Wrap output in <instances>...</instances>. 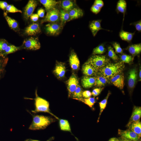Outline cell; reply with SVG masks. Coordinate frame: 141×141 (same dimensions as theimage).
I'll use <instances>...</instances> for the list:
<instances>
[{
    "label": "cell",
    "mask_w": 141,
    "mask_h": 141,
    "mask_svg": "<svg viewBox=\"0 0 141 141\" xmlns=\"http://www.w3.org/2000/svg\"><path fill=\"white\" fill-rule=\"evenodd\" d=\"M93 4L101 8L104 5V3L102 0H96L94 3Z\"/></svg>",
    "instance_id": "45"
},
{
    "label": "cell",
    "mask_w": 141,
    "mask_h": 141,
    "mask_svg": "<svg viewBox=\"0 0 141 141\" xmlns=\"http://www.w3.org/2000/svg\"><path fill=\"white\" fill-rule=\"evenodd\" d=\"M59 10L55 8H54L47 11L45 17L42 22H56L59 20Z\"/></svg>",
    "instance_id": "8"
},
{
    "label": "cell",
    "mask_w": 141,
    "mask_h": 141,
    "mask_svg": "<svg viewBox=\"0 0 141 141\" xmlns=\"http://www.w3.org/2000/svg\"><path fill=\"white\" fill-rule=\"evenodd\" d=\"M141 69H140L139 70V77L140 78V79H141Z\"/></svg>",
    "instance_id": "53"
},
{
    "label": "cell",
    "mask_w": 141,
    "mask_h": 141,
    "mask_svg": "<svg viewBox=\"0 0 141 141\" xmlns=\"http://www.w3.org/2000/svg\"><path fill=\"white\" fill-rule=\"evenodd\" d=\"M141 117V108L140 107L134 106L127 126L128 127L132 122L140 120Z\"/></svg>",
    "instance_id": "15"
},
{
    "label": "cell",
    "mask_w": 141,
    "mask_h": 141,
    "mask_svg": "<svg viewBox=\"0 0 141 141\" xmlns=\"http://www.w3.org/2000/svg\"><path fill=\"white\" fill-rule=\"evenodd\" d=\"M107 79L105 77L101 75L96 77L95 85L99 87L104 86L108 82Z\"/></svg>",
    "instance_id": "25"
},
{
    "label": "cell",
    "mask_w": 141,
    "mask_h": 141,
    "mask_svg": "<svg viewBox=\"0 0 141 141\" xmlns=\"http://www.w3.org/2000/svg\"><path fill=\"white\" fill-rule=\"evenodd\" d=\"M8 60V58L0 53V79L4 72Z\"/></svg>",
    "instance_id": "26"
},
{
    "label": "cell",
    "mask_w": 141,
    "mask_h": 141,
    "mask_svg": "<svg viewBox=\"0 0 141 141\" xmlns=\"http://www.w3.org/2000/svg\"><path fill=\"white\" fill-rule=\"evenodd\" d=\"M111 83L115 86L122 89L124 86V77L123 73L117 74L110 78Z\"/></svg>",
    "instance_id": "13"
},
{
    "label": "cell",
    "mask_w": 141,
    "mask_h": 141,
    "mask_svg": "<svg viewBox=\"0 0 141 141\" xmlns=\"http://www.w3.org/2000/svg\"><path fill=\"white\" fill-rule=\"evenodd\" d=\"M118 132L122 137L132 141H138L140 138L136 133L130 129L125 130L119 129Z\"/></svg>",
    "instance_id": "11"
},
{
    "label": "cell",
    "mask_w": 141,
    "mask_h": 141,
    "mask_svg": "<svg viewBox=\"0 0 141 141\" xmlns=\"http://www.w3.org/2000/svg\"><path fill=\"white\" fill-rule=\"evenodd\" d=\"M5 19L9 26L12 29L16 30L18 27V24L17 21L10 17L4 14Z\"/></svg>",
    "instance_id": "28"
},
{
    "label": "cell",
    "mask_w": 141,
    "mask_h": 141,
    "mask_svg": "<svg viewBox=\"0 0 141 141\" xmlns=\"http://www.w3.org/2000/svg\"><path fill=\"white\" fill-rule=\"evenodd\" d=\"M68 96L70 97L79 84L78 78L76 75L73 73L67 82Z\"/></svg>",
    "instance_id": "7"
},
{
    "label": "cell",
    "mask_w": 141,
    "mask_h": 141,
    "mask_svg": "<svg viewBox=\"0 0 141 141\" xmlns=\"http://www.w3.org/2000/svg\"><path fill=\"white\" fill-rule=\"evenodd\" d=\"M108 55L110 58L114 61L118 60L119 58L111 46L108 47Z\"/></svg>",
    "instance_id": "37"
},
{
    "label": "cell",
    "mask_w": 141,
    "mask_h": 141,
    "mask_svg": "<svg viewBox=\"0 0 141 141\" xmlns=\"http://www.w3.org/2000/svg\"><path fill=\"white\" fill-rule=\"evenodd\" d=\"M100 20H95L92 21L89 25V27L93 36H95L100 30L103 29L101 26Z\"/></svg>",
    "instance_id": "20"
},
{
    "label": "cell",
    "mask_w": 141,
    "mask_h": 141,
    "mask_svg": "<svg viewBox=\"0 0 141 141\" xmlns=\"http://www.w3.org/2000/svg\"><path fill=\"white\" fill-rule=\"evenodd\" d=\"M8 5V3L5 1H0V8L2 10H4Z\"/></svg>",
    "instance_id": "48"
},
{
    "label": "cell",
    "mask_w": 141,
    "mask_h": 141,
    "mask_svg": "<svg viewBox=\"0 0 141 141\" xmlns=\"http://www.w3.org/2000/svg\"><path fill=\"white\" fill-rule=\"evenodd\" d=\"M69 12V18L68 22L81 17L83 15L82 10L78 8H73Z\"/></svg>",
    "instance_id": "19"
},
{
    "label": "cell",
    "mask_w": 141,
    "mask_h": 141,
    "mask_svg": "<svg viewBox=\"0 0 141 141\" xmlns=\"http://www.w3.org/2000/svg\"><path fill=\"white\" fill-rule=\"evenodd\" d=\"M37 5V1L34 0H29L25 6L24 12V16L26 20H28L33 14Z\"/></svg>",
    "instance_id": "10"
},
{
    "label": "cell",
    "mask_w": 141,
    "mask_h": 141,
    "mask_svg": "<svg viewBox=\"0 0 141 141\" xmlns=\"http://www.w3.org/2000/svg\"><path fill=\"white\" fill-rule=\"evenodd\" d=\"M39 18V16L37 14H33L30 17L31 20L33 22L37 21Z\"/></svg>",
    "instance_id": "47"
},
{
    "label": "cell",
    "mask_w": 141,
    "mask_h": 141,
    "mask_svg": "<svg viewBox=\"0 0 141 141\" xmlns=\"http://www.w3.org/2000/svg\"><path fill=\"white\" fill-rule=\"evenodd\" d=\"M122 61L123 62L129 63L132 61L133 58L132 57L129 55L126 54H123L120 57Z\"/></svg>",
    "instance_id": "40"
},
{
    "label": "cell",
    "mask_w": 141,
    "mask_h": 141,
    "mask_svg": "<svg viewBox=\"0 0 141 141\" xmlns=\"http://www.w3.org/2000/svg\"><path fill=\"white\" fill-rule=\"evenodd\" d=\"M62 28L61 23L55 22L46 25L45 29L47 34L51 36H56L60 34Z\"/></svg>",
    "instance_id": "6"
},
{
    "label": "cell",
    "mask_w": 141,
    "mask_h": 141,
    "mask_svg": "<svg viewBox=\"0 0 141 141\" xmlns=\"http://www.w3.org/2000/svg\"><path fill=\"white\" fill-rule=\"evenodd\" d=\"M82 71L84 74L88 76L94 75L97 72L93 67L86 62H85L83 65Z\"/></svg>",
    "instance_id": "17"
},
{
    "label": "cell",
    "mask_w": 141,
    "mask_h": 141,
    "mask_svg": "<svg viewBox=\"0 0 141 141\" xmlns=\"http://www.w3.org/2000/svg\"><path fill=\"white\" fill-rule=\"evenodd\" d=\"M83 92L81 87L79 84L72 96L74 99H80L82 98Z\"/></svg>",
    "instance_id": "34"
},
{
    "label": "cell",
    "mask_w": 141,
    "mask_h": 141,
    "mask_svg": "<svg viewBox=\"0 0 141 141\" xmlns=\"http://www.w3.org/2000/svg\"><path fill=\"white\" fill-rule=\"evenodd\" d=\"M9 13H15L19 12L22 13V11L12 5H8L5 9Z\"/></svg>",
    "instance_id": "38"
},
{
    "label": "cell",
    "mask_w": 141,
    "mask_h": 141,
    "mask_svg": "<svg viewBox=\"0 0 141 141\" xmlns=\"http://www.w3.org/2000/svg\"><path fill=\"white\" fill-rule=\"evenodd\" d=\"M130 129L136 133L140 138L141 136V122L140 120L133 122L129 126Z\"/></svg>",
    "instance_id": "22"
},
{
    "label": "cell",
    "mask_w": 141,
    "mask_h": 141,
    "mask_svg": "<svg viewBox=\"0 0 141 141\" xmlns=\"http://www.w3.org/2000/svg\"><path fill=\"white\" fill-rule=\"evenodd\" d=\"M101 9V8L94 4L92 6L91 8V11L96 14L98 13L100 11Z\"/></svg>",
    "instance_id": "43"
},
{
    "label": "cell",
    "mask_w": 141,
    "mask_h": 141,
    "mask_svg": "<svg viewBox=\"0 0 141 141\" xmlns=\"http://www.w3.org/2000/svg\"><path fill=\"white\" fill-rule=\"evenodd\" d=\"M54 137H52L48 139L46 141H51L54 140ZM25 141H40L39 140H34L33 139H26Z\"/></svg>",
    "instance_id": "50"
},
{
    "label": "cell",
    "mask_w": 141,
    "mask_h": 141,
    "mask_svg": "<svg viewBox=\"0 0 141 141\" xmlns=\"http://www.w3.org/2000/svg\"><path fill=\"white\" fill-rule=\"evenodd\" d=\"M86 62L90 64L98 71L110 63V60L105 56L94 55Z\"/></svg>",
    "instance_id": "4"
},
{
    "label": "cell",
    "mask_w": 141,
    "mask_h": 141,
    "mask_svg": "<svg viewBox=\"0 0 141 141\" xmlns=\"http://www.w3.org/2000/svg\"><path fill=\"white\" fill-rule=\"evenodd\" d=\"M105 49L103 45H101L94 49L92 54L94 55H102L105 51Z\"/></svg>",
    "instance_id": "36"
},
{
    "label": "cell",
    "mask_w": 141,
    "mask_h": 141,
    "mask_svg": "<svg viewBox=\"0 0 141 141\" xmlns=\"http://www.w3.org/2000/svg\"><path fill=\"white\" fill-rule=\"evenodd\" d=\"M69 18V12L63 10H61L60 11L59 18L61 23H65L68 22Z\"/></svg>",
    "instance_id": "32"
},
{
    "label": "cell",
    "mask_w": 141,
    "mask_h": 141,
    "mask_svg": "<svg viewBox=\"0 0 141 141\" xmlns=\"http://www.w3.org/2000/svg\"><path fill=\"white\" fill-rule=\"evenodd\" d=\"M36 97L34 99L35 109L31 111L34 113L39 112L48 113L54 117L56 119L59 120L58 117L52 113L49 109V102L45 100L38 96L37 90L35 92Z\"/></svg>",
    "instance_id": "3"
},
{
    "label": "cell",
    "mask_w": 141,
    "mask_h": 141,
    "mask_svg": "<svg viewBox=\"0 0 141 141\" xmlns=\"http://www.w3.org/2000/svg\"><path fill=\"white\" fill-rule=\"evenodd\" d=\"M76 99L83 102L90 108H92L96 102V100L95 97L84 98H82Z\"/></svg>",
    "instance_id": "33"
},
{
    "label": "cell",
    "mask_w": 141,
    "mask_h": 141,
    "mask_svg": "<svg viewBox=\"0 0 141 141\" xmlns=\"http://www.w3.org/2000/svg\"><path fill=\"white\" fill-rule=\"evenodd\" d=\"M69 61L71 68L73 70H77L79 68L80 66V61L78 56L73 50H72L70 54Z\"/></svg>",
    "instance_id": "12"
},
{
    "label": "cell",
    "mask_w": 141,
    "mask_h": 141,
    "mask_svg": "<svg viewBox=\"0 0 141 141\" xmlns=\"http://www.w3.org/2000/svg\"><path fill=\"white\" fill-rule=\"evenodd\" d=\"M136 30L138 31H141V20L137 22L135 25Z\"/></svg>",
    "instance_id": "49"
},
{
    "label": "cell",
    "mask_w": 141,
    "mask_h": 141,
    "mask_svg": "<svg viewBox=\"0 0 141 141\" xmlns=\"http://www.w3.org/2000/svg\"><path fill=\"white\" fill-rule=\"evenodd\" d=\"M41 31L39 25L35 23L29 25L26 27L25 31L26 34L29 36L35 35L40 33Z\"/></svg>",
    "instance_id": "14"
},
{
    "label": "cell",
    "mask_w": 141,
    "mask_h": 141,
    "mask_svg": "<svg viewBox=\"0 0 141 141\" xmlns=\"http://www.w3.org/2000/svg\"><path fill=\"white\" fill-rule=\"evenodd\" d=\"M59 124L61 130L69 132L73 135L71 131L69 123L66 120L59 119Z\"/></svg>",
    "instance_id": "23"
},
{
    "label": "cell",
    "mask_w": 141,
    "mask_h": 141,
    "mask_svg": "<svg viewBox=\"0 0 141 141\" xmlns=\"http://www.w3.org/2000/svg\"><path fill=\"white\" fill-rule=\"evenodd\" d=\"M129 52L132 55H138L141 51V43L134 44L130 46L128 48Z\"/></svg>",
    "instance_id": "24"
},
{
    "label": "cell",
    "mask_w": 141,
    "mask_h": 141,
    "mask_svg": "<svg viewBox=\"0 0 141 141\" xmlns=\"http://www.w3.org/2000/svg\"><path fill=\"white\" fill-rule=\"evenodd\" d=\"M39 1L47 11L55 8L58 3L55 0H40Z\"/></svg>",
    "instance_id": "21"
},
{
    "label": "cell",
    "mask_w": 141,
    "mask_h": 141,
    "mask_svg": "<svg viewBox=\"0 0 141 141\" xmlns=\"http://www.w3.org/2000/svg\"><path fill=\"white\" fill-rule=\"evenodd\" d=\"M82 97L85 98H88L91 96V92L89 90H85L83 92Z\"/></svg>",
    "instance_id": "44"
},
{
    "label": "cell",
    "mask_w": 141,
    "mask_h": 141,
    "mask_svg": "<svg viewBox=\"0 0 141 141\" xmlns=\"http://www.w3.org/2000/svg\"><path fill=\"white\" fill-rule=\"evenodd\" d=\"M110 94V92L109 91H108L107 96L105 98L99 103L100 107V112L99 117L98 119L97 122H99L101 115L104 110L106 107L108 99Z\"/></svg>",
    "instance_id": "27"
},
{
    "label": "cell",
    "mask_w": 141,
    "mask_h": 141,
    "mask_svg": "<svg viewBox=\"0 0 141 141\" xmlns=\"http://www.w3.org/2000/svg\"><path fill=\"white\" fill-rule=\"evenodd\" d=\"M37 14L39 17H43L44 16L45 10L43 9L40 8L38 10Z\"/></svg>",
    "instance_id": "46"
},
{
    "label": "cell",
    "mask_w": 141,
    "mask_h": 141,
    "mask_svg": "<svg viewBox=\"0 0 141 141\" xmlns=\"http://www.w3.org/2000/svg\"><path fill=\"white\" fill-rule=\"evenodd\" d=\"M120 141H132L131 140L127 139H126L122 138Z\"/></svg>",
    "instance_id": "52"
},
{
    "label": "cell",
    "mask_w": 141,
    "mask_h": 141,
    "mask_svg": "<svg viewBox=\"0 0 141 141\" xmlns=\"http://www.w3.org/2000/svg\"><path fill=\"white\" fill-rule=\"evenodd\" d=\"M108 141H120L119 140L116 138H112L109 139Z\"/></svg>",
    "instance_id": "51"
},
{
    "label": "cell",
    "mask_w": 141,
    "mask_h": 141,
    "mask_svg": "<svg viewBox=\"0 0 141 141\" xmlns=\"http://www.w3.org/2000/svg\"><path fill=\"white\" fill-rule=\"evenodd\" d=\"M113 45L116 53H122L123 51L119 43L117 42H115L113 44Z\"/></svg>",
    "instance_id": "41"
},
{
    "label": "cell",
    "mask_w": 141,
    "mask_h": 141,
    "mask_svg": "<svg viewBox=\"0 0 141 141\" xmlns=\"http://www.w3.org/2000/svg\"><path fill=\"white\" fill-rule=\"evenodd\" d=\"M22 46L26 49L35 50L39 49L41 45L37 38L31 37L24 40Z\"/></svg>",
    "instance_id": "5"
},
{
    "label": "cell",
    "mask_w": 141,
    "mask_h": 141,
    "mask_svg": "<svg viewBox=\"0 0 141 141\" xmlns=\"http://www.w3.org/2000/svg\"><path fill=\"white\" fill-rule=\"evenodd\" d=\"M33 120L29 129L35 130L44 129L52 123L56 121V120L51 117L42 115H32Z\"/></svg>",
    "instance_id": "1"
},
{
    "label": "cell",
    "mask_w": 141,
    "mask_h": 141,
    "mask_svg": "<svg viewBox=\"0 0 141 141\" xmlns=\"http://www.w3.org/2000/svg\"><path fill=\"white\" fill-rule=\"evenodd\" d=\"M103 89L104 87H101L94 89L91 93L92 95L94 97L98 96L100 94Z\"/></svg>",
    "instance_id": "42"
},
{
    "label": "cell",
    "mask_w": 141,
    "mask_h": 141,
    "mask_svg": "<svg viewBox=\"0 0 141 141\" xmlns=\"http://www.w3.org/2000/svg\"><path fill=\"white\" fill-rule=\"evenodd\" d=\"M96 77L85 76L81 80L82 86L85 88H89L95 85Z\"/></svg>",
    "instance_id": "16"
},
{
    "label": "cell",
    "mask_w": 141,
    "mask_h": 141,
    "mask_svg": "<svg viewBox=\"0 0 141 141\" xmlns=\"http://www.w3.org/2000/svg\"><path fill=\"white\" fill-rule=\"evenodd\" d=\"M20 49V48L13 45H9L3 52L1 54L3 55H5L15 52Z\"/></svg>",
    "instance_id": "31"
},
{
    "label": "cell",
    "mask_w": 141,
    "mask_h": 141,
    "mask_svg": "<svg viewBox=\"0 0 141 141\" xmlns=\"http://www.w3.org/2000/svg\"><path fill=\"white\" fill-rule=\"evenodd\" d=\"M9 45L5 39H0V52L2 54Z\"/></svg>",
    "instance_id": "39"
},
{
    "label": "cell",
    "mask_w": 141,
    "mask_h": 141,
    "mask_svg": "<svg viewBox=\"0 0 141 141\" xmlns=\"http://www.w3.org/2000/svg\"><path fill=\"white\" fill-rule=\"evenodd\" d=\"M122 61L114 63H109L98 70L99 74L107 79L121 73L125 67Z\"/></svg>",
    "instance_id": "2"
},
{
    "label": "cell",
    "mask_w": 141,
    "mask_h": 141,
    "mask_svg": "<svg viewBox=\"0 0 141 141\" xmlns=\"http://www.w3.org/2000/svg\"><path fill=\"white\" fill-rule=\"evenodd\" d=\"M66 71L64 63L57 61L53 72L57 78L60 79L64 78Z\"/></svg>",
    "instance_id": "9"
},
{
    "label": "cell",
    "mask_w": 141,
    "mask_h": 141,
    "mask_svg": "<svg viewBox=\"0 0 141 141\" xmlns=\"http://www.w3.org/2000/svg\"><path fill=\"white\" fill-rule=\"evenodd\" d=\"M126 6V3L125 0H120L117 3V8L119 11L124 13L125 11Z\"/></svg>",
    "instance_id": "35"
},
{
    "label": "cell",
    "mask_w": 141,
    "mask_h": 141,
    "mask_svg": "<svg viewBox=\"0 0 141 141\" xmlns=\"http://www.w3.org/2000/svg\"><path fill=\"white\" fill-rule=\"evenodd\" d=\"M61 6L63 10L69 12L73 8V3L71 1L64 0L61 2Z\"/></svg>",
    "instance_id": "29"
},
{
    "label": "cell",
    "mask_w": 141,
    "mask_h": 141,
    "mask_svg": "<svg viewBox=\"0 0 141 141\" xmlns=\"http://www.w3.org/2000/svg\"><path fill=\"white\" fill-rule=\"evenodd\" d=\"M135 69H131L129 73L128 85L130 88H133L135 85L137 78V73Z\"/></svg>",
    "instance_id": "18"
},
{
    "label": "cell",
    "mask_w": 141,
    "mask_h": 141,
    "mask_svg": "<svg viewBox=\"0 0 141 141\" xmlns=\"http://www.w3.org/2000/svg\"><path fill=\"white\" fill-rule=\"evenodd\" d=\"M134 34V33L122 31L120 32L119 36L122 40L127 42H130L132 40Z\"/></svg>",
    "instance_id": "30"
}]
</instances>
